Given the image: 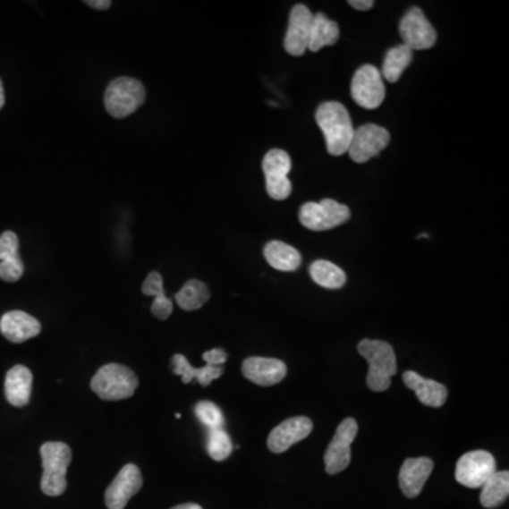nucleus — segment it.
Listing matches in <instances>:
<instances>
[{
    "instance_id": "obj_1",
    "label": "nucleus",
    "mask_w": 509,
    "mask_h": 509,
    "mask_svg": "<svg viewBox=\"0 0 509 509\" xmlns=\"http://www.w3.org/2000/svg\"><path fill=\"white\" fill-rule=\"evenodd\" d=\"M316 122L323 131L331 156L348 152L355 129L344 105L335 101L323 102L316 112Z\"/></svg>"
},
{
    "instance_id": "obj_2",
    "label": "nucleus",
    "mask_w": 509,
    "mask_h": 509,
    "mask_svg": "<svg viewBox=\"0 0 509 509\" xmlns=\"http://www.w3.org/2000/svg\"><path fill=\"white\" fill-rule=\"evenodd\" d=\"M358 352L367 360L368 388L374 392H385L391 388V378L398 372L396 355L389 343L381 340H362L358 344Z\"/></svg>"
},
{
    "instance_id": "obj_3",
    "label": "nucleus",
    "mask_w": 509,
    "mask_h": 509,
    "mask_svg": "<svg viewBox=\"0 0 509 509\" xmlns=\"http://www.w3.org/2000/svg\"><path fill=\"white\" fill-rule=\"evenodd\" d=\"M43 460L41 491L48 496H58L67 489V469L72 464V453L63 442L44 443L40 449Z\"/></svg>"
},
{
    "instance_id": "obj_4",
    "label": "nucleus",
    "mask_w": 509,
    "mask_h": 509,
    "mask_svg": "<svg viewBox=\"0 0 509 509\" xmlns=\"http://www.w3.org/2000/svg\"><path fill=\"white\" fill-rule=\"evenodd\" d=\"M139 379L131 368L108 364L99 368L91 381V388L104 401H122L133 396Z\"/></svg>"
},
{
    "instance_id": "obj_5",
    "label": "nucleus",
    "mask_w": 509,
    "mask_h": 509,
    "mask_svg": "<svg viewBox=\"0 0 509 509\" xmlns=\"http://www.w3.org/2000/svg\"><path fill=\"white\" fill-rule=\"evenodd\" d=\"M145 99L146 89L142 82L135 78L119 77L106 88L104 104L109 115L122 119L138 111Z\"/></svg>"
},
{
    "instance_id": "obj_6",
    "label": "nucleus",
    "mask_w": 509,
    "mask_h": 509,
    "mask_svg": "<svg viewBox=\"0 0 509 509\" xmlns=\"http://www.w3.org/2000/svg\"><path fill=\"white\" fill-rule=\"evenodd\" d=\"M350 218V208L331 199H321L318 203L310 201L299 209L301 225L316 233L333 230L335 226L347 223Z\"/></svg>"
},
{
    "instance_id": "obj_7",
    "label": "nucleus",
    "mask_w": 509,
    "mask_h": 509,
    "mask_svg": "<svg viewBox=\"0 0 509 509\" xmlns=\"http://www.w3.org/2000/svg\"><path fill=\"white\" fill-rule=\"evenodd\" d=\"M265 180H267V191L270 199L282 201L289 199L292 194V182L289 173L292 170V159L289 153L282 148H272L265 155L262 162Z\"/></svg>"
},
{
    "instance_id": "obj_8",
    "label": "nucleus",
    "mask_w": 509,
    "mask_h": 509,
    "mask_svg": "<svg viewBox=\"0 0 509 509\" xmlns=\"http://www.w3.org/2000/svg\"><path fill=\"white\" fill-rule=\"evenodd\" d=\"M351 95L361 108H379L385 99V85L378 68L372 64L358 68L351 81Z\"/></svg>"
},
{
    "instance_id": "obj_9",
    "label": "nucleus",
    "mask_w": 509,
    "mask_h": 509,
    "mask_svg": "<svg viewBox=\"0 0 509 509\" xmlns=\"http://www.w3.org/2000/svg\"><path fill=\"white\" fill-rule=\"evenodd\" d=\"M496 471V459L486 450L466 453L455 464V479L469 488H481Z\"/></svg>"
},
{
    "instance_id": "obj_10",
    "label": "nucleus",
    "mask_w": 509,
    "mask_h": 509,
    "mask_svg": "<svg viewBox=\"0 0 509 509\" xmlns=\"http://www.w3.org/2000/svg\"><path fill=\"white\" fill-rule=\"evenodd\" d=\"M358 435V423L354 418H347L340 423L335 437L324 454L326 471L331 476L344 471L351 462V445Z\"/></svg>"
},
{
    "instance_id": "obj_11",
    "label": "nucleus",
    "mask_w": 509,
    "mask_h": 509,
    "mask_svg": "<svg viewBox=\"0 0 509 509\" xmlns=\"http://www.w3.org/2000/svg\"><path fill=\"white\" fill-rule=\"evenodd\" d=\"M399 34L403 40L402 44L411 51L432 48L437 40L436 29L419 7H411V11L402 17Z\"/></svg>"
},
{
    "instance_id": "obj_12",
    "label": "nucleus",
    "mask_w": 509,
    "mask_h": 509,
    "mask_svg": "<svg viewBox=\"0 0 509 509\" xmlns=\"http://www.w3.org/2000/svg\"><path fill=\"white\" fill-rule=\"evenodd\" d=\"M389 142L391 135L386 129L375 123H368L355 129L347 153L355 163H365L378 156Z\"/></svg>"
},
{
    "instance_id": "obj_13",
    "label": "nucleus",
    "mask_w": 509,
    "mask_h": 509,
    "mask_svg": "<svg viewBox=\"0 0 509 509\" xmlns=\"http://www.w3.org/2000/svg\"><path fill=\"white\" fill-rule=\"evenodd\" d=\"M142 472L135 464H126L105 491L108 509H125L131 496L142 489Z\"/></svg>"
},
{
    "instance_id": "obj_14",
    "label": "nucleus",
    "mask_w": 509,
    "mask_h": 509,
    "mask_svg": "<svg viewBox=\"0 0 509 509\" xmlns=\"http://www.w3.org/2000/svg\"><path fill=\"white\" fill-rule=\"evenodd\" d=\"M313 17L309 7L304 4H296L292 9L286 38H284V50L287 55L301 57L306 53Z\"/></svg>"
},
{
    "instance_id": "obj_15",
    "label": "nucleus",
    "mask_w": 509,
    "mask_h": 509,
    "mask_svg": "<svg viewBox=\"0 0 509 509\" xmlns=\"http://www.w3.org/2000/svg\"><path fill=\"white\" fill-rule=\"evenodd\" d=\"M311 432H313V422L306 416L287 419L270 432L267 447L270 452L280 454L287 452L296 443L309 437Z\"/></svg>"
},
{
    "instance_id": "obj_16",
    "label": "nucleus",
    "mask_w": 509,
    "mask_h": 509,
    "mask_svg": "<svg viewBox=\"0 0 509 509\" xmlns=\"http://www.w3.org/2000/svg\"><path fill=\"white\" fill-rule=\"evenodd\" d=\"M242 374L259 386H272L284 381L287 367L276 358L250 357L242 362Z\"/></svg>"
},
{
    "instance_id": "obj_17",
    "label": "nucleus",
    "mask_w": 509,
    "mask_h": 509,
    "mask_svg": "<svg viewBox=\"0 0 509 509\" xmlns=\"http://www.w3.org/2000/svg\"><path fill=\"white\" fill-rule=\"evenodd\" d=\"M433 460L428 457L406 459L399 471V487L408 498H416L422 493L426 481L432 474Z\"/></svg>"
},
{
    "instance_id": "obj_18",
    "label": "nucleus",
    "mask_w": 509,
    "mask_h": 509,
    "mask_svg": "<svg viewBox=\"0 0 509 509\" xmlns=\"http://www.w3.org/2000/svg\"><path fill=\"white\" fill-rule=\"evenodd\" d=\"M40 331V321L24 311H9L0 318V333L14 344L38 337Z\"/></svg>"
},
{
    "instance_id": "obj_19",
    "label": "nucleus",
    "mask_w": 509,
    "mask_h": 509,
    "mask_svg": "<svg viewBox=\"0 0 509 509\" xmlns=\"http://www.w3.org/2000/svg\"><path fill=\"white\" fill-rule=\"evenodd\" d=\"M403 382L409 389L415 392L420 403L430 408H442L449 396L445 385L433 379L423 378L422 375L413 371H406L403 374Z\"/></svg>"
},
{
    "instance_id": "obj_20",
    "label": "nucleus",
    "mask_w": 509,
    "mask_h": 509,
    "mask_svg": "<svg viewBox=\"0 0 509 509\" xmlns=\"http://www.w3.org/2000/svg\"><path fill=\"white\" fill-rule=\"evenodd\" d=\"M31 385H33V374L29 368L23 365L9 369L4 381V394L11 405L16 408H23L30 401Z\"/></svg>"
},
{
    "instance_id": "obj_21",
    "label": "nucleus",
    "mask_w": 509,
    "mask_h": 509,
    "mask_svg": "<svg viewBox=\"0 0 509 509\" xmlns=\"http://www.w3.org/2000/svg\"><path fill=\"white\" fill-rule=\"evenodd\" d=\"M263 255L270 267L280 272H294L301 265V252L282 241L267 242L263 250Z\"/></svg>"
},
{
    "instance_id": "obj_22",
    "label": "nucleus",
    "mask_w": 509,
    "mask_h": 509,
    "mask_svg": "<svg viewBox=\"0 0 509 509\" xmlns=\"http://www.w3.org/2000/svg\"><path fill=\"white\" fill-rule=\"evenodd\" d=\"M172 371L182 377V384H190L192 379H197L201 386H208L214 379L224 374V367L206 365L203 368H194L184 355L175 354L172 358Z\"/></svg>"
},
{
    "instance_id": "obj_23",
    "label": "nucleus",
    "mask_w": 509,
    "mask_h": 509,
    "mask_svg": "<svg viewBox=\"0 0 509 509\" xmlns=\"http://www.w3.org/2000/svg\"><path fill=\"white\" fill-rule=\"evenodd\" d=\"M338 38H340L338 24L335 21H330L323 13L316 14L313 17V23H311L310 38H309L307 50L318 53L323 47L335 46Z\"/></svg>"
},
{
    "instance_id": "obj_24",
    "label": "nucleus",
    "mask_w": 509,
    "mask_h": 509,
    "mask_svg": "<svg viewBox=\"0 0 509 509\" xmlns=\"http://www.w3.org/2000/svg\"><path fill=\"white\" fill-rule=\"evenodd\" d=\"M509 496V472L496 471L481 487L479 503L484 508L493 509L503 505Z\"/></svg>"
},
{
    "instance_id": "obj_25",
    "label": "nucleus",
    "mask_w": 509,
    "mask_h": 509,
    "mask_svg": "<svg viewBox=\"0 0 509 509\" xmlns=\"http://www.w3.org/2000/svg\"><path fill=\"white\" fill-rule=\"evenodd\" d=\"M309 274L318 286L330 291H337L347 284V275L344 270L328 260L318 259L311 263Z\"/></svg>"
},
{
    "instance_id": "obj_26",
    "label": "nucleus",
    "mask_w": 509,
    "mask_h": 509,
    "mask_svg": "<svg viewBox=\"0 0 509 509\" xmlns=\"http://www.w3.org/2000/svg\"><path fill=\"white\" fill-rule=\"evenodd\" d=\"M413 58V51L406 47L403 44L396 46V47L389 48L384 58V65H382V77L388 82L399 81V78L405 72L406 68L411 63Z\"/></svg>"
},
{
    "instance_id": "obj_27",
    "label": "nucleus",
    "mask_w": 509,
    "mask_h": 509,
    "mask_svg": "<svg viewBox=\"0 0 509 509\" xmlns=\"http://www.w3.org/2000/svg\"><path fill=\"white\" fill-rule=\"evenodd\" d=\"M209 289L201 280L191 279L175 293L180 309L186 311L199 310L209 301Z\"/></svg>"
},
{
    "instance_id": "obj_28",
    "label": "nucleus",
    "mask_w": 509,
    "mask_h": 509,
    "mask_svg": "<svg viewBox=\"0 0 509 509\" xmlns=\"http://www.w3.org/2000/svg\"><path fill=\"white\" fill-rule=\"evenodd\" d=\"M207 453L216 462H224L233 453V442L228 433L224 428L208 430L207 436Z\"/></svg>"
},
{
    "instance_id": "obj_29",
    "label": "nucleus",
    "mask_w": 509,
    "mask_h": 509,
    "mask_svg": "<svg viewBox=\"0 0 509 509\" xmlns=\"http://www.w3.org/2000/svg\"><path fill=\"white\" fill-rule=\"evenodd\" d=\"M194 411H196V416L199 422L203 423L208 430L224 428L225 419H224L223 411L213 402H199L196 408H194Z\"/></svg>"
},
{
    "instance_id": "obj_30",
    "label": "nucleus",
    "mask_w": 509,
    "mask_h": 509,
    "mask_svg": "<svg viewBox=\"0 0 509 509\" xmlns=\"http://www.w3.org/2000/svg\"><path fill=\"white\" fill-rule=\"evenodd\" d=\"M23 274L24 265L21 257L13 258V259L2 260V262H0V279L4 280V282L13 284V282H17V280L21 279Z\"/></svg>"
},
{
    "instance_id": "obj_31",
    "label": "nucleus",
    "mask_w": 509,
    "mask_h": 509,
    "mask_svg": "<svg viewBox=\"0 0 509 509\" xmlns=\"http://www.w3.org/2000/svg\"><path fill=\"white\" fill-rule=\"evenodd\" d=\"M19 258V238L12 231L0 235V262Z\"/></svg>"
},
{
    "instance_id": "obj_32",
    "label": "nucleus",
    "mask_w": 509,
    "mask_h": 509,
    "mask_svg": "<svg viewBox=\"0 0 509 509\" xmlns=\"http://www.w3.org/2000/svg\"><path fill=\"white\" fill-rule=\"evenodd\" d=\"M142 291L146 296L157 297L165 294L162 275L159 272H150L143 282Z\"/></svg>"
},
{
    "instance_id": "obj_33",
    "label": "nucleus",
    "mask_w": 509,
    "mask_h": 509,
    "mask_svg": "<svg viewBox=\"0 0 509 509\" xmlns=\"http://www.w3.org/2000/svg\"><path fill=\"white\" fill-rule=\"evenodd\" d=\"M152 313L159 320H167L173 313V301L165 294L155 297V301L152 304Z\"/></svg>"
},
{
    "instance_id": "obj_34",
    "label": "nucleus",
    "mask_w": 509,
    "mask_h": 509,
    "mask_svg": "<svg viewBox=\"0 0 509 509\" xmlns=\"http://www.w3.org/2000/svg\"><path fill=\"white\" fill-rule=\"evenodd\" d=\"M225 351L221 350V348H214V350L206 351L203 354V360L206 361V365H211V367H223L226 362Z\"/></svg>"
},
{
    "instance_id": "obj_35",
    "label": "nucleus",
    "mask_w": 509,
    "mask_h": 509,
    "mask_svg": "<svg viewBox=\"0 0 509 509\" xmlns=\"http://www.w3.org/2000/svg\"><path fill=\"white\" fill-rule=\"evenodd\" d=\"M85 4L92 7L95 11H106V9L112 6V2L111 0H87Z\"/></svg>"
},
{
    "instance_id": "obj_36",
    "label": "nucleus",
    "mask_w": 509,
    "mask_h": 509,
    "mask_svg": "<svg viewBox=\"0 0 509 509\" xmlns=\"http://www.w3.org/2000/svg\"><path fill=\"white\" fill-rule=\"evenodd\" d=\"M348 4L357 9V11H369V9L374 7L375 4L372 0H350Z\"/></svg>"
},
{
    "instance_id": "obj_37",
    "label": "nucleus",
    "mask_w": 509,
    "mask_h": 509,
    "mask_svg": "<svg viewBox=\"0 0 509 509\" xmlns=\"http://www.w3.org/2000/svg\"><path fill=\"white\" fill-rule=\"evenodd\" d=\"M172 509H203L201 506L197 505V504H182V505L174 506Z\"/></svg>"
},
{
    "instance_id": "obj_38",
    "label": "nucleus",
    "mask_w": 509,
    "mask_h": 509,
    "mask_svg": "<svg viewBox=\"0 0 509 509\" xmlns=\"http://www.w3.org/2000/svg\"><path fill=\"white\" fill-rule=\"evenodd\" d=\"M4 82L0 80V109L4 108Z\"/></svg>"
}]
</instances>
